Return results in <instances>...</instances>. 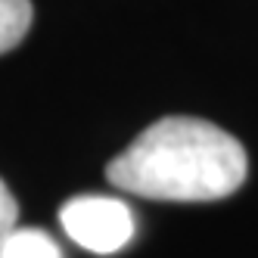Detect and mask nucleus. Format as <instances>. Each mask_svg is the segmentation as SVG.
Segmentation results:
<instances>
[{"label": "nucleus", "instance_id": "obj_1", "mask_svg": "<svg viewBox=\"0 0 258 258\" xmlns=\"http://www.w3.org/2000/svg\"><path fill=\"white\" fill-rule=\"evenodd\" d=\"M246 171V150L233 134L202 118L168 115L109 162L106 177L146 199L212 202L236 193Z\"/></svg>", "mask_w": 258, "mask_h": 258}, {"label": "nucleus", "instance_id": "obj_2", "mask_svg": "<svg viewBox=\"0 0 258 258\" xmlns=\"http://www.w3.org/2000/svg\"><path fill=\"white\" fill-rule=\"evenodd\" d=\"M62 230L87 252L112 255L134 236V215L115 196H75L59 209Z\"/></svg>", "mask_w": 258, "mask_h": 258}, {"label": "nucleus", "instance_id": "obj_3", "mask_svg": "<svg viewBox=\"0 0 258 258\" xmlns=\"http://www.w3.org/2000/svg\"><path fill=\"white\" fill-rule=\"evenodd\" d=\"M0 258H62V252L44 230L16 227L4 243H0Z\"/></svg>", "mask_w": 258, "mask_h": 258}, {"label": "nucleus", "instance_id": "obj_4", "mask_svg": "<svg viewBox=\"0 0 258 258\" xmlns=\"http://www.w3.org/2000/svg\"><path fill=\"white\" fill-rule=\"evenodd\" d=\"M31 28V0H0V53L22 44Z\"/></svg>", "mask_w": 258, "mask_h": 258}, {"label": "nucleus", "instance_id": "obj_5", "mask_svg": "<svg viewBox=\"0 0 258 258\" xmlns=\"http://www.w3.org/2000/svg\"><path fill=\"white\" fill-rule=\"evenodd\" d=\"M16 221H19V206H16L13 193L7 190V183L0 180V243L16 230Z\"/></svg>", "mask_w": 258, "mask_h": 258}]
</instances>
